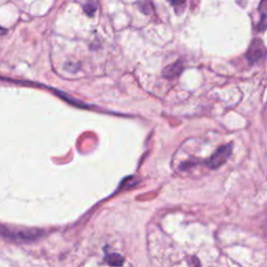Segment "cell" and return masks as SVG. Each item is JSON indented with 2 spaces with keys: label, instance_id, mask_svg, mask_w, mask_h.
<instances>
[{
  "label": "cell",
  "instance_id": "1",
  "mask_svg": "<svg viewBox=\"0 0 267 267\" xmlns=\"http://www.w3.org/2000/svg\"><path fill=\"white\" fill-rule=\"evenodd\" d=\"M0 235L5 238L19 241H31L39 238L42 232L39 230H18L0 226Z\"/></svg>",
  "mask_w": 267,
  "mask_h": 267
},
{
  "label": "cell",
  "instance_id": "2",
  "mask_svg": "<svg viewBox=\"0 0 267 267\" xmlns=\"http://www.w3.org/2000/svg\"><path fill=\"white\" fill-rule=\"evenodd\" d=\"M233 147L232 145H224L219 147L212 155L211 158L209 159L207 165L211 168V169H217L219 168L221 165H224L228 159L230 158V155L232 153Z\"/></svg>",
  "mask_w": 267,
  "mask_h": 267
},
{
  "label": "cell",
  "instance_id": "3",
  "mask_svg": "<svg viewBox=\"0 0 267 267\" xmlns=\"http://www.w3.org/2000/svg\"><path fill=\"white\" fill-rule=\"evenodd\" d=\"M266 57V49L264 43L259 40L255 39L249 47V50L247 52V59L250 64L254 65L260 61H263Z\"/></svg>",
  "mask_w": 267,
  "mask_h": 267
},
{
  "label": "cell",
  "instance_id": "4",
  "mask_svg": "<svg viewBox=\"0 0 267 267\" xmlns=\"http://www.w3.org/2000/svg\"><path fill=\"white\" fill-rule=\"evenodd\" d=\"M183 70H184V66L182 62H176L166 67V68L163 70V76L168 79L175 78L183 72Z\"/></svg>",
  "mask_w": 267,
  "mask_h": 267
},
{
  "label": "cell",
  "instance_id": "5",
  "mask_svg": "<svg viewBox=\"0 0 267 267\" xmlns=\"http://www.w3.org/2000/svg\"><path fill=\"white\" fill-rule=\"evenodd\" d=\"M259 10L261 12V21L259 22V31L264 32L266 30V11H267V2L266 0H261V4L259 6Z\"/></svg>",
  "mask_w": 267,
  "mask_h": 267
},
{
  "label": "cell",
  "instance_id": "6",
  "mask_svg": "<svg viewBox=\"0 0 267 267\" xmlns=\"http://www.w3.org/2000/svg\"><path fill=\"white\" fill-rule=\"evenodd\" d=\"M104 260L112 266H121L124 259L118 254H108L104 257Z\"/></svg>",
  "mask_w": 267,
  "mask_h": 267
},
{
  "label": "cell",
  "instance_id": "7",
  "mask_svg": "<svg viewBox=\"0 0 267 267\" xmlns=\"http://www.w3.org/2000/svg\"><path fill=\"white\" fill-rule=\"evenodd\" d=\"M83 8H84L85 13L88 16H93L94 13L96 12V9H97V7H96V5H95L93 0H88V2L84 5Z\"/></svg>",
  "mask_w": 267,
  "mask_h": 267
},
{
  "label": "cell",
  "instance_id": "8",
  "mask_svg": "<svg viewBox=\"0 0 267 267\" xmlns=\"http://www.w3.org/2000/svg\"><path fill=\"white\" fill-rule=\"evenodd\" d=\"M171 4V6L174 8V10L177 12V14H181L185 9L186 0H168Z\"/></svg>",
  "mask_w": 267,
  "mask_h": 267
},
{
  "label": "cell",
  "instance_id": "9",
  "mask_svg": "<svg viewBox=\"0 0 267 267\" xmlns=\"http://www.w3.org/2000/svg\"><path fill=\"white\" fill-rule=\"evenodd\" d=\"M139 6H140V10L144 14H150V12L153 9L152 4H151V2H149V0H141V2L139 3Z\"/></svg>",
  "mask_w": 267,
  "mask_h": 267
},
{
  "label": "cell",
  "instance_id": "10",
  "mask_svg": "<svg viewBox=\"0 0 267 267\" xmlns=\"http://www.w3.org/2000/svg\"><path fill=\"white\" fill-rule=\"evenodd\" d=\"M190 267H200V265H199V262H198V260H197V258L193 257V258L191 259Z\"/></svg>",
  "mask_w": 267,
  "mask_h": 267
}]
</instances>
